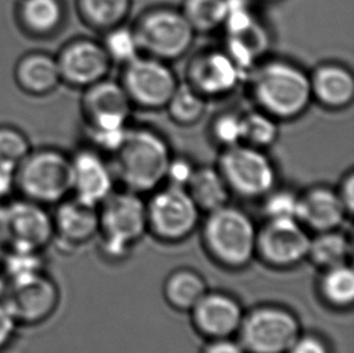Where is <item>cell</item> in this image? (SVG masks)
<instances>
[{"label": "cell", "instance_id": "obj_1", "mask_svg": "<svg viewBox=\"0 0 354 353\" xmlns=\"http://www.w3.org/2000/svg\"><path fill=\"white\" fill-rule=\"evenodd\" d=\"M250 92L258 105L278 121L294 120L311 105L310 73L286 60H268L250 71Z\"/></svg>", "mask_w": 354, "mask_h": 353}, {"label": "cell", "instance_id": "obj_2", "mask_svg": "<svg viewBox=\"0 0 354 353\" xmlns=\"http://www.w3.org/2000/svg\"><path fill=\"white\" fill-rule=\"evenodd\" d=\"M111 165L127 190L151 192L166 181L172 150L162 134L148 127H129Z\"/></svg>", "mask_w": 354, "mask_h": 353}, {"label": "cell", "instance_id": "obj_3", "mask_svg": "<svg viewBox=\"0 0 354 353\" xmlns=\"http://www.w3.org/2000/svg\"><path fill=\"white\" fill-rule=\"evenodd\" d=\"M19 197L55 206L72 195L71 155L56 148L32 149L16 170Z\"/></svg>", "mask_w": 354, "mask_h": 353}, {"label": "cell", "instance_id": "obj_4", "mask_svg": "<svg viewBox=\"0 0 354 353\" xmlns=\"http://www.w3.org/2000/svg\"><path fill=\"white\" fill-rule=\"evenodd\" d=\"M203 239L216 262L239 269L249 264L257 253L258 230L243 210L226 205L209 212L203 226Z\"/></svg>", "mask_w": 354, "mask_h": 353}, {"label": "cell", "instance_id": "obj_5", "mask_svg": "<svg viewBox=\"0 0 354 353\" xmlns=\"http://www.w3.org/2000/svg\"><path fill=\"white\" fill-rule=\"evenodd\" d=\"M132 28L140 53L168 63L185 56L196 37L180 9L169 6L145 11Z\"/></svg>", "mask_w": 354, "mask_h": 353}, {"label": "cell", "instance_id": "obj_6", "mask_svg": "<svg viewBox=\"0 0 354 353\" xmlns=\"http://www.w3.org/2000/svg\"><path fill=\"white\" fill-rule=\"evenodd\" d=\"M98 213L103 253L111 259L122 258L148 229L147 202L134 191H113Z\"/></svg>", "mask_w": 354, "mask_h": 353}, {"label": "cell", "instance_id": "obj_7", "mask_svg": "<svg viewBox=\"0 0 354 353\" xmlns=\"http://www.w3.org/2000/svg\"><path fill=\"white\" fill-rule=\"evenodd\" d=\"M0 237L6 251L43 253L53 242L48 207L19 197L0 203Z\"/></svg>", "mask_w": 354, "mask_h": 353}, {"label": "cell", "instance_id": "obj_8", "mask_svg": "<svg viewBox=\"0 0 354 353\" xmlns=\"http://www.w3.org/2000/svg\"><path fill=\"white\" fill-rule=\"evenodd\" d=\"M216 168L231 192L244 199H263L277 186V168L266 150L248 144L223 149Z\"/></svg>", "mask_w": 354, "mask_h": 353}, {"label": "cell", "instance_id": "obj_9", "mask_svg": "<svg viewBox=\"0 0 354 353\" xmlns=\"http://www.w3.org/2000/svg\"><path fill=\"white\" fill-rule=\"evenodd\" d=\"M1 301L19 327H33L55 315L61 301V291L53 277L44 270L8 280Z\"/></svg>", "mask_w": 354, "mask_h": 353}, {"label": "cell", "instance_id": "obj_10", "mask_svg": "<svg viewBox=\"0 0 354 353\" xmlns=\"http://www.w3.org/2000/svg\"><path fill=\"white\" fill-rule=\"evenodd\" d=\"M237 333L247 353H287L300 335V325L286 309L263 306L243 316Z\"/></svg>", "mask_w": 354, "mask_h": 353}, {"label": "cell", "instance_id": "obj_11", "mask_svg": "<svg viewBox=\"0 0 354 353\" xmlns=\"http://www.w3.org/2000/svg\"><path fill=\"white\" fill-rule=\"evenodd\" d=\"M119 82L133 107L155 110L166 107L179 80L169 63L140 53L122 66Z\"/></svg>", "mask_w": 354, "mask_h": 353}, {"label": "cell", "instance_id": "obj_12", "mask_svg": "<svg viewBox=\"0 0 354 353\" xmlns=\"http://www.w3.org/2000/svg\"><path fill=\"white\" fill-rule=\"evenodd\" d=\"M147 212L149 229L158 239L177 242L196 229L201 210L187 189L167 184L153 190Z\"/></svg>", "mask_w": 354, "mask_h": 353}, {"label": "cell", "instance_id": "obj_13", "mask_svg": "<svg viewBox=\"0 0 354 353\" xmlns=\"http://www.w3.org/2000/svg\"><path fill=\"white\" fill-rule=\"evenodd\" d=\"M133 105L121 82L109 78L84 90L82 111L86 136L120 134L129 129Z\"/></svg>", "mask_w": 354, "mask_h": 353}, {"label": "cell", "instance_id": "obj_14", "mask_svg": "<svg viewBox=\"0 0 354 353\" xmlns=\"http://www.w3.org/2000/svg\"><path fill=\"white\" fill-rule=\"evenodd\" d=\"M56 60L62 82L82 90L108 78L113 66L101 42L90 38L69 40Z\"/></svg>", "mask_w": 354, "mask_h": 353}, {"label": "cell", "instance_id": "obj_15", "mask_svg": "<svg viewBox=\"0 0 354 353\" xmlns=\"http://www.w3.org/2000/svg\"><path fill=\"white\" fill-rule=\"evenodd\" d=\"M244 74L224 48H207L190 58L184 82L211 100L231 93Z\"/></svg>", "mask_w": 354, "mask_h": 353}, {"label": "cell", "instance_id": "obj_16", "mask_svg": "<svg viewBox=\"0 0 354 353\" xmlns=\"http://www.w3.org/2000/svg\"><path fill=\"white\" fill-rule=\"evenodd\" d=\"M310 242L299 220L268 219L258 231L257 253L272 266H294L307 258Z\"/></svg>", "mask_w": 354, "mask_h": 353}, {"label": "cell", "instance_id": "obj_17", "mask_svg": "<svg viewBox=\"0 0 354 353\" xmlns=\"http://www.w3.org/2000/svg\"><path fill=\"white\" fill-rule=\"evenodd\" d=\"M72 160V195L87 205L100 206L113 194L115 174L102 153L92 147L77 150Z\"/></svg>", "mask_w": 354, "mask_h": 353}, {"label": "cell", "instance_id": "obj_18", "mask_svg": "<svg viewBox=\"0 0 354 353\" xmlns=\"http://www.w3.org/2000/svg\"><path fill=\"white\" fill-rule=\"evenodd\" d=\"M53 207V242L62 248H77L100 233L98 207L84 203L73 196Z\"/></svg>", "mask_w": 354, "mask_h": 353}, {"label": "cell", "instance_id": "obj_19", "mask_svg": "<svg viewBox=\"0 0 354 353\" xmlns=\"http://www.w3.org/2000/svg\"><path fill=\"white\" fill-rule=\"evenodd\" d=\"M192 311L197 329L212 340L231 338L244 316L239 302L221 293H207Z\"/></svg>", "mask_w": 354, "mask_h": 353}, {"label": "cell", "instance_id": "obj_20", "mask_svg": "<svg viewBox=\"0 0 354 353\" xmlns=\"http://www.w3.org/2000/svg\"><path fill=\"white\" fill-rule=\"evenodd\" d=\"M347 215L337 191L328 186H315L300 195L297 219L317 234L339 229Z\"/></svg>", "mask_w": 354, "mask_h": 353}, {"label": "cell", "instance_id": "obj_21", "mask_svg": "<svg viewBox=\"0 0 354 353\" xmlns=\"http://www.w3.org/2000/svg\"><path fill=\"white\" fill-rule=\"evenodd\" d=\"M310 85L312 100L326 109H344L353 102V73L341 63L326 62L317 66L310 73Z\"/></svg>", "mask_w": 354, "mask_h": 353}, {"label": "cell", "instance_id": "obj_22", "mask_svg": "<svg viewBox=\"0 0 354 353\" xmlns=\"http://www.w3.org/2000/svg\"><path fill=\"white\" fill-rule=\"evenodd\" d=\"M66 0H19L16 21L24 33L35 39L57 35L67 21Z\"/></svg>", "mask_w": 354, "mask_h": 353}, {"label": "cell", "instance_id": "obj_23", "mask_svg": "<svg viewBox=\"0 0 354 353\" xmlns=\"http://www.w3.org/2000/svg\"><path fill=\"white\" fill-rule=\"evenodd\" d=\"M15 82L21 90L32 96H46L62 82L56 55L30 51L19 58L14 69Z\"/></svg>", "mask_w": 354, "mask_h": 353}, {"label": "cell", "instance_id": "obj_24", "mask_svg": "<svg viewBox=\"0 0 354 353\" xmlns=\"http://www.w3.org/2000/svg\"><path fill=\"white\" fill-rule=\"evenodd\" d=\"M187 190L200 210H206L208 213L229 205L232 194L216 166H196Z\"/></svg>", "mask_w": 354, "mask_h": 353}, {"label": "cell", "instance_id": "obj_25", "mask_svg": "<svg viewBox=\"0 0 354 353\" xmlns=\"http://www.w3.org/2000/svg\"><path fill=\"white\" fill-rule=\"evenodd\" d=\"M77 11L84 24L101 32L124 24L132 0H77Z\"/></svg>", "mask_w": 354, "mask_h": 353}, {"label": "cell", "instance_id": "obj_26", "mask_svg": "<svg viewBox=\"0 0 354 353\" xmlns=\"http://www.w3.org/2000/svg\"><path fill=\"white\" fill-rule=\"evenodd\" d=\"M206 294L203 278L192 270L173 272L165 284L166 299L177 310L192 311Z\"/></svg>", "mask_w": 354, "mask_h": 353}, {"label": "cell", "instance_id": "obj_27", "mask_svg": "<svg viewBox=\"0 0 354 353\" xmlns=\"http://www.w3.org/2000/svg\"><path fill=\"white\" fill-rule=\"evenodd\" d=\"M352 252L351 241L339 229L318 233L311 239L308 255L313 263L324 269L344 265Z\"/></svg>", "mask_w": 354, "mask_h": 353}, {"label": "cell", "instance_id": "obj_28", "mask_svg": "<svg viewBox=\"0 0 354 353\" xmlns=\"http://www.w3.org/2000/svg\"><path fill=\"white\" fill-rule=\"evenodd\" d=\"M207 103L206 97L192 85L187 82H179L165 108L176 124L192 126L206 114Z\"/></svg>", "mask_w": 354, "mask_h": 353}, {"label": "cell", "instance_id": "obj_29", "mask_svg": "<svg viewBox=\"0 0 354 353\" xmlns=\"http://www.w3.org/2000/svg\"><path fill=\"white\" fill-rule=\"evenodd\" d=\"M226 10V0H184L180 8L196 34L223 28Z\"/></svg>", "mask_w": 354, "mask_h": 353}, {"label": "cell", "instance_id": "obj_30", "mask_svg": "<svg viewBox=\"0 0 354 353\" xmlns=\"http://www.w3.org/2000/svg\"><path fill=\"white\" fill-rule=\"evenodd\" d=\"M322 296L335 307L352 305L354 299V273L347 264L326 269L321 281Z\"/></svg>", "mask_w": 354, "mask_h": 353}, {"label": "cell", "instance_id": "obj_31", "mask_svg": "<svg viewBox=\"0 0 354 353\" xmlns=\"http://www.w3.org/2000/svg\"><path fill=\"white\" fill-rule=\"evenodd\" d=\"M277 119L255 109L243 114V142L255 148L266 149L272 147L279 136V125Z\"/></svg>", "mask_w": 354, "mask_h": 353}, {"label": "cell", "instance_id": "obj_32", "mask_svg": "<svg viewBox=\"0 0 354 353\" xmlns=\"http://www.w3.org/2000/svg\"><path fill=\"white\" fill-rule=\"evenodd\" d=\"M101 43L113 64L119 63L124 66L140 55L133 28L124 24L106 30Z\"/></svg>", "mask_w": 354, "mask_h": 353}, {"label": "cell", "instance_id": "obj_33", "mask_svg": "<svg viewBox=\"0 0 354 353\" xmlns=\"http://www.w3.org/2000/svg\"><path fill=\"white\" fill-rule=\"evenodd\" d=\"M32 149L24 131L12 125H0V165L17 168Z\"/></svg>", "mask_w": 354, "mask_h": 353}, {"label": "cell", "instance_id": "obj_34", "mask_svg": "<svg viewBox=\"0 0 354 353\" xmlns=\"http://www.w3.org/2000/svg\"><path fill=\"white\" fill-rule=\"evenodd\" d=\"M213 139L226 149L243 142V114L227 110L216 116L211 126Z\"/></svg>", "mask_w": 354, "mask_h": 353}, {"label": "cell", "instance_id": "obj_35", "mask_svg": "<svg viewBox=\"0 0 354 353\" xmlns=\"http://www.w3.org/2000/svg\"><path fill=\"white\" fill-rule=\"evenodd\" d=\"M263 212L268 219H297L300 195L277 186L263 196Z\"/></svg>", "mask_w": 354, "mask_h": 353}, {"label": "cell", "instance_id": "obj_36", "mask_svg": "<svg viewBox=\"0 0 354 353\" xmlns=\"http://www.w3.org/2000/svg\"><path fill=\"white\" fill-rule=\"evenodd\" d=\"M196 166L187 158L173 156L168 166L166 181L168 185L179 186L187 189Z\"/></svg>", "mask_w": 354, "mask_h": 353}, {"label": "cell", "instance_id": "obj_37", "mask_svg": "<svg viewBox=\"0 0 354 353\" xmlns=\"http://www.w3.org/2000/svg\"><path fill=\"white\" fill-rule=\"evenodd\" d=\"M19 327L9 309L0 300V352L8 349L14 341Z\"/></svg>", "mask_w": 354, "mask_h": 353}, {"label": "cell", "instance_id": "obj_38", "mask_svg": "<svg viewBox=\"0 0 354 353\" xmlns=\"http://www.w3.org/2000/svg\"><path fill=\"white\" fill-rule=\"evenodd\" d=\"M287 353H330L326 343L315 335H299Z\"/></svg>", "mask_w": 354, "mask_h": 353}, {"label": "cell", "instance_id": "obj_39", "mask_svg": "<svg viewBox=\"0 0 354 353\" xmlns=\"http://www.w3.org/2000/svg\"><path fill=\"white\" fill-rule=\"evenodd\" d=\"M16 170L6 165H0V203L11 200L16 190Z\"/></svg>", "mask_w": 354, "mask_h": 353}, {"label": "cell", "instance_id": "obj_40", "mask_svg": "<svg viewBox=\"0 0 354 353\" xmlns=\"http://www.w3.org/2000/svg\"><path fill=\"white\" fill-rule=\"evenodd\" d=\"M203 353H247L241 343L231 340V338L212 340Z\"/></svg>", "mask_w": 354, "mask_h": 353}, {"label": "cell", "instance_id": "obj_41", "mask_svg": "<svg viewBox=\"0 0 354 353\" xmlns=\"http://www.w3.org/2000/svg\"><path fill=\"white\" fill-rule=\"evenodd\" d=\"M337 194L340 196L341 200L345 205L346 210L348 215L352 213L354 205V174L353 172H348L344 176L341 181V185L337 189Z\"/></svg>", "mask_w": 354, "mask_h": 353}, {"label": "cell", "instance_id": "obj_42", "mask_svg": "<svg viewBox=\"0 0 354 353\" xmlns=\"http://www.w3.org/2000/svg\"><path fill=\"white\" fill-rule=\"evenodd\" d=\"M5 253H6V247H5V244L3 242V239L0 237V266H1L3 260H4Z\"/></svg>", "mask_w": 354, "mask_h": 353}]
</instances>
